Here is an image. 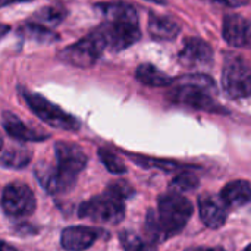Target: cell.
Returning a JSON list of instances; mask_svg holds the SVG:
<instances>
[{
    "label": "cell",
    "mask_w": 251,
    "mask_h": 251,
    "mask_svg": "<svg viewBox=\"0 0 251 251\" xmlns=\"http://www.w3.org/2000/svg\"><path fill=\"white\" fill-rule=\"evenodd\" d=\"M106 50H107V47H106L104 38L100 34V31L96 29L91 34H88L87 37L81 38L79 41L60 50L59 57L72 66L90 68L101 57V54Z\"/></svg>",
    "instance_id": "cell-6"
},
{
    "label": "cell",
    "mask_w": 251,
    "mask_h": 251,
    "mask_svg": "<svg viewBox=\"0 0 251 251\" xmlns=\"http://www.w3.org/2000/svg\"><path fill=\"white\" fill-rule=\"evenodd\" d=\"M35 176L41 187L50 193V194H59V193H66L69 191L75 182L63 176L56 166H51L49 163H38L35 166Z\"/></svg>",
    "instance_id": "cell-14"
},
{
    "label": "cell",
    "mask_w": 251,
    "mask_h": 251,
    "mask_svg": "<svg viewBox=\"0 0 251 251\" xmlns=\"http://www.w3.org/2000/svg\"><path fill=\"white\" fill-rule=\"evenodd\" d=\"M197 187H199V178L191 172H182V174L176 175L169 185L171 191H175L179 194L187 193V191H193Z\"/></svg>",
    "instance_id": "cell-24"
},
{
    "label": "cell",
    "mask_w": 251,
    "mask_h": 251,
    "mask_svg": "<svg viewBox=\"0 0 251 251\" xmlns=\"http://www.w3.org/2000/svg\"><path fill=\"white\" fill-rule=\"evenodd\" d=\"M21 1H32V0H0V7L9 6L12 3H21Z\"/></svg>",
    "instance_id": "cell-27"
},
{
    "label": "cell",
    "mask_w": 251,
    "mask_h": 251,
    "mask_svg": "<svg viewBox=\"0 0 251 251\" xmlns=\"http://www.w3.org/2000/svg\"><path fill=\"white\" fill-rule=\"evenodd\" d=\"M179 31L181 26L174 19L153 12L149 15V32L154 40H172L179 34Z\"/></svg>",
    "instance_id": "cell-17"
},
{
    "label": "cell",
    "mask_w": 251,
    "mask_h": 251,
    "mask_svg": "<svg viewBox=\"0 0 251 251\" xmlns=\"http://www.w3.org/2000/svg\"><path fill=\"white\" fill-rule=\"evenodd\" d=\"M66 18V10L60 6H46L32 15L31 22L44 28H54Z\"/></svg>",
    "instance_id": "cell-20"
},
{
    "label": "cell",
    "mask_w": 251,
    "mask_h": 251,
    "mask_svg": "<svg viewBox=\"0 0 251 251\" xmlns=\"http://www.w3.org/2000/svg\"><path fill=\"white\" fill-rule=\"evenodd\" d=\"M97 154L101 160V163L106 166V169L110 172V174H115V175H122L126 172V166L125 163L121 160L119 156H116L113 151H110L109 149H99L97 150Z\"/></svg>",
    "instance_id": "cell-23"
},
{
    "label": "cell",
    "mask_w": 251,
    "mask_h": 251,
    "mask_svg": "<svg viewBox=\"0 0 251 251\" xmlns=\"http://www.w3.org/2000/svg\"><path fill=\"white\" fill-rule=\"evenodd\" d=\"M0 251H16L12 246H9V244H6V243H3V241H0Z\"/></svg>",
    "instance_id": "cell-30"
},
{
    "label": "cell",
    "mask_w": 251,
    "mask_h": 251,
    "mask_svg": "<svg viewBox=\"0 0 251 251\" xmlns=\"http://www.w3.org/2000/svg\"><path fill=\"white\" fill-rule=\"evenodd\" d=\"M1 125L4 131L15 140L24 141V143H37V141H44L49 138V134L35 131L29 126H26L15 113L12 112H3L1 115Z\"/></svg>",
    "instance_id": "cell-15"
},
{
    "label": "cell",
    "mask_w": 251,
    "mask_h": 251,
    "mask_svg": "<svg viewBox=\"0 0 251 251\" xmlns=\"http://www.w3.org/2000/svg\"><path fill=\"white\" fill-rule=\"evenodd\" d=\"M100 238V231L87 226H69L60 234V246L66 251H84Z\"/></svg>",
    "instance_id": "cell-13"
},
{
    "label": "cell",
    "mask_w": 251,
    "mask_h": 251,
    "mask_svg": "<svg viewBox=\"0 0 251 251\" xmlns=\"http://www.w3.org/2000/svg\"><path fill=\"white\" fill-rule=\"evenodd\" d=\"M172 84L168 94L171 101L206 112H225L215 99L218 90L210 76L193 74L172 81Z\"/></svg>",
    "instance_id": "cell-2"
},
{
    "label": "cell",
    "mask_w": 251,
    "mask_h": 251,
    "mask_svg": "<svg viewBox=\"0 0 251 251\" xmlns=\"http://www.w3.org/2000/svg\"><path fill=\"white\" fill-rule=\"evenodd\" d=\"M222 87L228 97L247 99L251 93V72L249 62L240 54H228L224 59Z\"/></svg>",
    "instance_id": "cell-4"
},
{
    "label": "cell",
    "mask_w": 251,
    "mask_h": 251,
    "mask_svg": "<svg viewBox=\"0 0 251 251\" xmlns=\"http://www.w3.org/2000/svg\"><path fill=\"white\" fill-rule=\"evenodd\" d=\"M132 160H135L140 166L143 168H157V169H162L165 172H169V171H175V169H179L182 168V165H178L175 162H166V160H154V159H150V157H143L140 159L138 156H131Z\"/></svg>",
    "instance_id": "cell-25"
},
{
    "label": "cell",
    "mask_w": 251,
    "mask_h": 251,
    "mask_svg": "<svg viewBox=\"0 0 251 251\" xmlns=\"http://www.w3.org/2000/svg\"><path fill=\"white\" fill-rule=\"evenodd\" d=\"M219 197L226 207H243L251 199L250 184L244 179L232 181L222 188Z\"/></svg>",
    "instance_id": "cell-16"
},
{
    "label": "cell",
    "mask_w": 251,
    "mask_h": 251,
    "mask_svg": "<svg viewBox=\"0 0 251 251\" xmlns=\"http://www.w3.org/2000/svg\"><path fill=\"white\" fill-rule=\"evenodd\" d=\"M1 147H3V138H1V135H0V150H1Z\"/></svg>",
    "instance_id": "cell-31"
},
{
    "label": "cell",
    "mask_w": 251,
    "mask_h": 251,
    "mask_svg": "<svg viewBox=\"0 0 251 251\" xmlns=\"http://www.w3.org/2000/svg\"><path fill=\"white\" fill-rule=\"evenodd\" d=\"M56 151V160H57V171L66 176L68 179L76 182L78 174L87 166L88 157L84 153V150L74 143L66 141H57L54 146Z\"/></svg>",
    "instance_id": "cell-9"
},
{
    "label": "cell",
    "mask_w": 251,
    "mask_h": 251,
    "mask_svg": "<svg viewBox=\"0 0 251 251\" xmlns=\"http://www.w3.org/2000/svg\"><path fill=\"white\" fill-rule=\"evenodd\" d=\"M106 193H109V194H112V196H115V197H118V199H121V200H126V199H129V197H132L134 196V188L128 184V182H125V181H118V182H113V184H110L107 188H106Z\"/></svg>",
    "instance_id": "cell-26"
},
{
    "label": "cell",
    "mask_w": 251,
    "mask_h": 251,
    "mask_svg": "<svg viewBox=\"0 0 251 251\" xmlns=\"http://www.w3.org/2000/svg\"><path fill=\"white\" fill-rule=\"evenodd\" d=\"M135 78L149 87H168L172 84V78L165 74L163 71H160L159 68H156L151 63H143L138 66L137 72H135Z\"/></svg>",
    "instance_id": "cell-18"
},
{
    "label": "cell",
    "mask_w": 251,
    "mask_h": 251,
    "mask_svg": "<svg viewBox=\"0 0 251 251\" xmlns=\"http://www.w3.org/2000/svg\"><path fill=\"white\" fill-rule=\"evenodd\" d=\"M119 241L125 251H157L151 241H149L147 238H141L134 231H122L119 234Z\"/></svg>",
    "instance_id": "cell-21"
},
{
    "label": "cell",
    "mask_w": 251,
    "mask_h": 251,
    "mask_svg": "<svg viewBox=\"0 0 251 251\" xmlns=\"http://www.w3.org/2000/svg\"><path fill=\"white\" fill-rule=\"evenodd\" d=\"M9 29H10V26L9 25H4V24H0V40L9 32Z\"/></svg>",
    "instance_id": "cell-29"
},
{
    "label": "cell",
    "mask_w": 251,
    "mask_h": 251,
    "mask_svg": "<svg viewBox=\"0 0 251 251\" xmlns=\"http://www.w3.org/2000/svg\"><path fill=\"white\" fill-rule=\"evenodd\" d=\"M185 251H225L224 249H206V247H193V249H187Z\"/></svg>",
    "instance_id": "cell-28"
},
{
    "label": "cell",
    "mask_w": 251,
    "mask_h": 251,
    "mask_svg": "<svg viewBox=\"0 0 251 251\" xmlns=\"http://www.w3.org/2000/svg\"><path fill=\"white\" fill-rule=\"evenodd\" d=\"M29 162H31V151L24 150V149L6 150L0 157V165L7 166V168H13V169L25 168Z\"/></svg>",
    "instance_id": "cell-22"
},
{
    "label": "cell",
    "mask_w": 251,
    "mask_h": 251,
    "mask_svg": "<svg viewBox=\"0 0 251 251\" xmlns=\"http://www.w3.org/2000/svg\"><path fill=\"white\" fill-rule=\"evenodd\" d=\"M224 40L234 47L250 46V22L238 13H226L222 24Z\"/></svg>",
    "instance_id": "cell-11"
},
{
    "label": "cell",
    "mask_w": 251,
    "mask_h": 251,
    "mask_svg": "<svg viewBox=\"0 0 251 251\" xmlns=\"http://www.w3.org/2000/svg\"><path fill=\"white\" fill-rule=\"evenodd\" d=\"M199 210L203 224L210 229H219L225 225L228 218V207L221 197L213 194H203L199 197Z\"/></svg>",
    "instance_id": "cell-12"
},
{
    "label": "cell",
    "mask_w": 251,
    "mask_h": 251,
    "mask_svg": "<svg viewBox=\"0 0 251 251\" xmlns=\"http://www.w3.org/2000/svg\"><path fill=\"white\" fill-rule=\"evenodd\" d=\"M104 16L103 24L97 28L104 38L110 51H121L135 44L140 37V24L135 7L128 3H99L96 6Z\"/></svg>",
    "instance_id": "cell-1"
},
{
    "label": "cell",
    "mask_w": 251,
    "mask_h": 251,
    "mask_svg": "<svg viewBox=\"0 0 251 251\" xmlns=\"http://www.w3.org/2000/svg\"><path fill=\"white\" fill-rule=\"evenodd\" d=\"M1 207L6 215L13 218L29 216L35 210V197L31 188L22 182L6 185L1 196Z\"/></svg>",
    "instance_id": "cell-8"
},
{
    "label": "cell",
    "mask_w": 251,
    "mask_h": 251,
    "mask_svg": "<svg viewBox=\"0 0 251 251\" xmlns=\"http://www.w3.org/2000/svg\"><path fill=\"white\" fill-rule=\"evenodd\" d=\"M151 1H156V3H163V0H151Z\"/></svg>",
    "instance_id": "cell-32"
},
{
    "label": "cell",
    "mask_w": 251,
    "mask_h": 251,
    "mask_svg": "<svg viewBox=\"0 0 251 251\" xmlns=\"http://www.w3.org/2000/svg\"><path fill=\"white\" fill-rule=\"evenodd\" d=\"M179 62L188 69H203L213 62V50L201 38H188L179 53Z\"/></svg>",
    "instance_id": "cell-10"
},
{
    "label": "cell",
    "mask_w": 251,
    "mask_h": 251,
    "mask_svg": "<svg viewBox=\"0 0 251 251\" xmlns=\"http://www.w3.org/2000/svg\"><path fill=\"white\" fill-rule=\"evenodd\" d=\"M251 249H250V246H247V247H246V249H244V251H250Z\"/></svg>",
    "instance_id": "cell-33"
},
{
    "label": "cell",
    "mask_w": 251,
    "mask_h": 251,
    "mask_svg": "<svg viewBox=\"0 0 251 251\" xmlns=\"http://www.w3.org/2000/svg\"><path fill=\"white\" fill-rule=\"evenodd\" d=\"M156 219L163 240L179 234L193 216L191 201L179 193L169 191L159 197Z\"/></svg>",
    "instance_id": "cell-3"
},
{
    "label": "cell",
    "mask_w": 251,
    "mask_h": 251,
    "mask_svg": "<svg viewBox=\"0 0 251 251\" xmlns=\"http://www.w3.org/2000/svg\"><path fill=\"white\" fill-rule=\"evenodd\" d=\"M78 215L79 218L99 224L116 225L125 218V204L124 200L104 191L101 196H96L84 201L78 209Z\"/></svg>",
    "instance_id": "cell-5"
},
{
    "label": "cell",
    "mask_w": 251,
    "mask_h": 251,
    "mask_svg": "<svg viewBox=\"0 0 251 251\" xmlns=\"http://www.w3.org/2000/svg\"><path fill=\"white\" fill-rule=\"evenodd\" d=\"M18 34L22 38L38 43V44H51V43L59 41V35L54 34L51 29L40 26V25L32 24V22H26V24L21 25L18 29Z\"/></svg>",
    "instance_id": "cell-19"
},
{
    "label": "cell",
    "mask_w": 251,
    "mask_h": 251,
    "mask_svg": "<svg viewBox=\"0 0 251 251\" xmlns=\"http://www.w3.org/2000/svg\"><path fill=\"white\" fill-rule=\"evenodd\" d=\"M22 96H24L26 104L29 106V109L47 125L57 128V129H63V131H78L79 129L81 124L75 116L66 113L59 106L49 101L46 97L31 93V91H24Z\"/></svg>",
    "instance_id": "cell-7"
}]
</instances>
